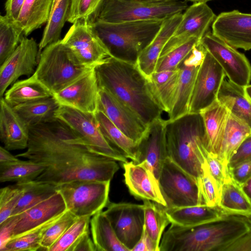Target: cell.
<instances>
[{
    "mask_svg": "<svg viewBox=\"0 0 251 251\" xmlns=\"http://www.w3.org/2000/svg\"><path fill=\"white\" fill-rule=\"evenodd\" d=\"M55 117L70 127L94 152L123 163L128 161L126 157L106 141L99 127L95 114L60 105Z\"/></svg>",
    "mask_w": 251,
    "mask_h": 251,
    "instance_id": "cell-9",
    "label": "cell"
},
{
    "mask_svg": "<svg viewBox=\"0 0 251 251\" xmlns=\"http://www.w3.org/2000/svg\"><path fill=\"white\" fill-rule=\"evenodd\" d=\"M29 127L13 108L4 100H0V138L3 147L8 151L27 148Z\"/></svg>",
    "mask_w": 251,
    "mask_h": 251,
    "instance_id": "cell-23",
    "label": "cell"
},
{
    "mask_svg": "<svg viewBox=\"0 0 251 251\" xmlns=\"http://www.w3.org/2000/svg\"><path fill=\"white\" fill-rule=\"evenodd\" d=\"M26 149L16 156L45 168L35 180L55 185L76 180L111 181L119 169L117 161L92 151L56 118L29 127Z\"/></svg>",
    "mask_w": 251,
    "mask_h": 251,
    "instance_id": "cell-1",
    "label": "cell"
},
{
    "mask_svg": "<svg viewBox=\"0 0 251 251\" xmlns=\"http://www.w3.org/2000/svg\"><path fill=\"white\" fill-rule=\"evenodd\" d=\"M110 181L76 180L57 185L66 210L77 218L92 217L109 202Z\"/></svg>",
    "mask_w": 251,
    "mask_h": 251,
    "instance_id": "cell-7",
    "label": "cell"
},
{
    "mask_svg": "<svg viewBox=\"0 0 251 251\" xmlns=\"http://www.w3.org/2000/svg\"><path fill=\"white\" fill-rule=\"evenodd\" d=\"M226 76L222 67L206 50L197 73L188 113H200L215 101Z\"/></svg>",
    "mask_w": 251,
    "mask_h": 251,
    "instance_id": "cell-13",
    "label": "cell"
},
{
    "mask_svg": "<svg viewBox=\"0 0 251 251\" xmlns=\"http://www.w3.org/2000/svg\"><path fill=\"white\" fill-rule=\"evenodd\" d=\"M25 0H7L5 2V16L10 20L15 22Z\"/></svg>",
    "mask_w": 251,
    "mask_h": 251,
    "instance_id": "cell-54",
    "label": "cell"
},
{
    "mask_svg": "<svg viewBox=\"0 0 251 251\" xmlns=\"http://www.w3.org/2000/svg\"><path fill=\"white\" fill-rule=\"evenodd\" d=\"M164 20H142L109 23L89 22L111 57L136 64L138 56L151 43Z\"/></svg>",
    "mask_w": 251,
    "mask_h": 251,
    "instance_id": "cell-4",
    "label": "cell"
},
{
    "mask_svg": "<svg viewBox=\"0 0 251 251\" xmlns=\"http://www.w3.org/2000/svg\"><path fill=\"white\" fill-rule=\"evenodd\" d=\"M217 100L251 129V100L245 94L244 87L232 82L226 76L218 92Z\"/></svg>",
    "mask_w": 251,
    "mask_h": 251,
    "instance_id": "cell-26",
    "label": "cell"
},
{
    "mask_svg": "<svg viewBox=\"0 0 251 251\" xmlns=\"http://www.w3.org/2000/svg\"><path fill=\"white\" fill-rule=\"evenodd\" d=\"M131 251H159V245L148 235L144 228L140 239Z\"/></svg>",
    "mask_w": 251,
    "mask_h": 251,
    "instance_id": "cell-52",
    "label": "cell"
},
{
    "mask_svg": "<svg viewBox=\"0 0 251 251\" xmlns=\"http://www.w3.org/2000/svg\"><path fill=\"white\" fill-rule=\"evenodd\" d=\"M63 213L49 220L21 235L10 239L7 243L2 251L39 250L42 240L46 231L59 219Z\"/></svg>",
    "mask_w": 251,
    "mask_h": 251,
    "instance_id": "cell-40",
    "label": "cell"
},
{
    "mask_svg": "<svg viewBox=\"0 0 251 251\" xmlns=\"http://www.w3.org/2000/svg\"><path fill=\"white\" fill-rule=\"evenodd\" d=\"M69 251H96L95 245L90 236V230L77 239L70 247Z\"/></svg>",
    "mask_w": 251,
    "mask_h": 251,
    "instance_id": "cell-53",
    "label": "cell"
},
{
    "mask_svg": "<svg viewBox=\"0 0 251 251\" xmlns=\"http://www.w3.org/2000/svg\"><path fill=\"white\" fill-rule=\"evenodd\" d=\"M91 69L81 65L60 40L42 50L33 75L53 95Z\"/></svg>",
    "mask_w": 251,
    "mask_h": 251,
    "instance_id": "cell-6",
    "label": "cell"
},
{
    "mask_svg": "<svg viewBox=\"0 0 251 251\" xmlns=\"http://www.w3.org/2000/svg\"><path fill=\"white\" fill-rule=\"evenodd\" d=\"M90 225L96 251H129L119 240L102 211L92 216Z\"/></svg>",
    "mask_w": 251,
    "mask_h": 251,
    "instance_id": "cell-30",
    "label": "cell"
},
{
    "mask_svg": "<svg viewBox=\"0 0 251 251\" xmlns=\"http://www.w3.org/2000/svg\"><path fill=\"white\" fill-rule=\"evenodd\" d=\"M201 43L220 65L230 81L242 87L250 84L251 65L244 54L209 30L201 39Z\"/></svg>",
    "mask_w": 251,
    "mask_h": 251,
    "instance_id": "cell-11",
    "label": "cell"
},
{
    "mask_svg": "<svg viewBox=\"0 0 251 251\" xmlns=\"http://www.w3.org/2000/svg\"><path fill=\"white\" fill-rule=\"evenodd\" d=\"M44 169L42 165L28 159L0 163V181L16 183L31 181L36 179Z\"/></svg>",
    "mask_w": 251,
    "mask_h": 251,
    "instance_id": "cell-36",
    "label": "cell"
},
{
    "mask_svg": "<svg viewBox=\"0 0 251 251\" xmlns=\"http://www.w3.org/2000/svg\"><path fill=\"white\" fill-rule=\"evenodd\" d=\"M251 134V128L229 113L224 138L218 154L219 158L227 165L231 156L244 139Z\"/></svg>",
    "mask_w": 251,
    "mask_h": 251,
    "instance_id": "cell-35",
    "label": "cell"
},
{
    "mask_svg": "<svg viewBox=\"0 0 251 251\" xmlns=\"http://www.w3.org/2000/svg\"><path fill=\"white\" fill-rule=\"evenodd\" d=\"M206 51L200 41L179 64L176 92L172 108L168 113L169 121H174L188 113L197 73Z\"/></svg>",
    "mask_w": 251,
    "mask_h": 251,
    "instance_id": "cell-14",
    "label": "cell"
},
{
    "mask_svg": "<svg viewBox=\"0 0 251 251\" xmlns=\"http://www.w3.org/2000/svg\"><path fill=\"white\" fill-rule=\"evenodd\" d=\"M102 0H71L67 21L72 24L79 20L89 21Z\"/></svg>",
    "mask_w": 251,
    "mask_h": 251,
    "instance_id": "cell-47",
    "label": "cell"
},
{
    "mask_svg": "<svg viewBox=\"0 0 251 251\" xmlns=\"http://www.w3.org/2000/svg\"><path fill=\"white\" fill-rule=\"evenodd\" d=\"M144 206V229L148 235L160 245L161 237L170 224L164 206L152 201L143 200Z\"/></svg>",
    "mask_w": 251,
    "mask_h": 251,
    "instance_id": "cell-39",
    "label": "cell"
},
{
    "mask_svg": "<svg viewBox=\"0 0 251 251\" xmlns=\"http://www.w3.org/2000/svg\"><path fill=\"white\" fill-rule=\"evenodd\" d=\"M182 13H178L164 20L154 39L138 56L136 64L149 79L155 72L160 53L174 34L182 19Z\"/></svg>",
    "mask_w": 251,
    "mask_h": 251,
    "instance_id": "cell-24",
    "label": "cell"
},
{
    "mask_svg": "<svg viewBox=\"0 0 251 251\" xmlns=\"http://www.w3.org/2000/svg\"><path fill=\"white\" fill-rule=\"evenodd\" d=\"M53 0H25L16 23L25 36L47 22Z\"/></svg>",
    "mask_w": 251,
    "mask_h": 251,
    "instance_id": "cell-31",
    "label": "cell"
},
{
    "mask_svg": "<svg viewBox=\"0 0 251 251\" xmlns=\"http://www.w3.org/2000/svg\"><path fill=\"white\" fill-rule=\"evenodd\" d=\"M23 33L15 22L0 16V65L15 51Z\"/></svg>",
    "mask_w": 251,
    "mask_h": 251,
    "instance_id": "cell-41",
    "label": "cell"
},
{
    "mask_svg": "<svg viewBox=\"0 0 251 251\" xmlns=\"http://www.w3.org/2000/svg\"><path fill=\"white\" fill-rule=\"evenodd\" d=\"M251 160V134L247 136L234 152L227 163L228 169Z\"/></svg>",
    "mask_w": 251,
    "mask_h": 251,
    "instance_id": "cell-49",
    "label": "cell"
},
{
    "mask_svg": "<svg viewBox=\"0 0 251 251\" xmlns=\"http://www.w3.org/2000/svg\"><path fill=\"white\" fill-rule=\"evenodd\" d=\"M244 90L246 96L251 100V84L244 87Z\"/></svg>",
    "mask_w": 251,
    "mask_h": 251,
    "instance_id": "cell-57",
    "label": "cell"
},
{
    "mask_svg": "<svg viewBox=\"0 0 251 251\" xmlns=\"http://www.w3.org/2000/svg\"><path fill=\"white\" fill-rule=\"evenodd\" d=\"M53 96L52 93L34 75L15 82L3 98L12 107Z\"/></svg>",
    "mask_w": 251,
    "mask_h": 251,
    "instance_id": "cell-29",
    "label": "cell"
},
{
    "mask_svg": "<svg viewBox=\"0 0 251 251\" xmlns=\"http://www.w3.org/2000/svg\"><path fill=\"white\" fill-rule=\"evenodd\" d=\"M125 182L129 193L136 199L150 200L165 207L158 181L146 161L123 163Z\"/></svg>",
    "mask_w": 251,
    "mask_h": 251,
    "instance_id": "cell-21",
    "label": "cell"
},
{
    "mask_svg": "<svg viewBox=\"0 0 251 251\" xmlns=\"http://www.w3.org/2000/svg\"><path fill=\"white\" fill-rule=\"evenodd\" d=\"M218 206L226 215H251V201L230 175L221 186Z\"/></svg>",
    "mask_w": 251,
    "mask_h": 251,
    "instance_id": "cell-28",
    "label": "cell"
},
{
    "mask_svg": "<svg viewBox=\"0 0 251 251\" xmlns=\"http://www.w3.org/2000/svg\"><path fill=\"white\" fill-rule=\"evenodd\" d=\"M216 17L206 3H194L188 7L174 34L162 51L184 44L193 38L201 40L209 31Z\"/></svg>",
    "mask_w": 251,
    "mask_h": 251,
    "instance_id": "cell-17",
    "label": "cell"
},
{
    "mask_svg": "<svg viewBox=\"0 0 251 251\" xmlns=\"http://www.w3.org/2000/svg\"><path fill=\"white\" fill-rule=\"evenodd\" d=\"M66 210L61 195L57 192L50 198L13 215L15 224L11 239L21 235L49 220L59 216Z\"/></svg>",
    "mask_w": 251,
    "mask_h": 251,
    "instance_id": "cell-22",
    "label": "cell"
},
{
    "mask_svg": "<svg viewBox=\"0 0 251 251\" xmlns=\"http://www.w3.org/2000/svg\"><path fill=\"white\" fill-rule=\"evenodd\" d=\"M186 0H102L89 21L120 23L142 20H165L182 13Z\"/></svg>",
    "mask_w": 251,
    "mask_h": 251,
    "instance_id": "cell-5",
    "label": "cell"
},
{
    "mask_svg": "<svg viewBox=\"0 0 251 251\" xmlns=\"http://www.w3.org/2000/svg\"><path fill=\"white\" fill-rule=\"evenodd\" d=\"M95 115L99 127L108 143L127 159H136L137 143L123 133L100 110Z\"/></svg>",
    "mask_w": 251,
    "mask_h": 251,
    "instance_id": "cell-33",
    "label": "cell"
},
{
    "mask_svg": "<svg viewBox=\"0 0 251 251\" xmlns=\"http://www.w3.org/2000/svg\"><path fill=\"white\" fill-rule=\"evenodd\" d=\"M212 33L235 49L251 50V14L237 10L219 14L212 25Z\"/></svg>",
    "mask_w": 251,
    "mask_h": 251,
    "instance_id": "cell-18",
    "label": "cell"
},
{
    "mask_svg": "<svg viewBox=\"0 0 251 251\" xmlns=\"http://www.w3.org/2000/svg\"><path fill=\"white\" fill-rule=\"evenodd\" d=\"M23 193V187L19 183L7 186L0 189V224L12 215Z\"/></svg>",
    "mask_w": 251,
    "mask_h": 251,
    "instance_id": "cell-46",
    "label": "cell"
},
{
    "mask_svg": "<svg viewBox=\"0 0 251 251\" xmlns=\"http://www.w3.org/2000/svg\"><path fill=\"white\" fill-rule=\"evenodd\" d=\"M82 66L94 68L111 57L93 32L89 21L79 20L73 24L62 40Z\"/></svg>",
    "mask_w": 251,
    "mask_h": 251,
    "instance_id": "cell-10",
    "label": "cell"
},
{
    "mask_svg": "<svg viewBox=\"0 0 251 251\" xmlns=\"http://www.w3.org/2000/svg\"><path fill=\"white\" fill-rule=\"evenodd\" d=\"M179 70L155 72L150 78L151 90L163 111L169 113L175 98Z\"/></svg>",
    "mask_w": 251,
    "mask_h": 251,
    "instance_id": "cell-34",
    "label": "cell"
},
{
    "mask_svg": "<svg viewBox=\"0 0 251 251\" xmlns=\"http://www.w3.org/2000/svg\"><path fill=\"white\" fill-rule=\"evenodd\" d=\"M103 213L109 220L119 240L131 251L144 228V204L109 201Z\"/></svg>",
    "mask_w": 251,
    "mask_h": 251,
    "instance_id": "cell-12",
    "label": "cell"
},
{
    "mask_svg": "<svg viewBox=\"0 0 251 251\" xmlns=\"http://www.w3.org/2000/svg\"><path fill=\"white\" fill-rule=\"evenodd\" d=\"M165 212L171 224L194 226L217 221L227 215L219 207L197 205L166 208Z\"/></svg>",
    "mask_w": 251,
    "mask_h": 251,
    "instance_id": "cell-25",
    "label": "cell"
},
{
    "mask_svg": "<svg viewBox=\"0 0 251 251\" xmlns=\"http://www.w3.org/2000/svg\"><path fill=\"white\" fill-rule=\"evenodd\" d=\"M60 105L53 96L12 107L29 127L55 118Z\"/></svg>",
    "mask_w": 251,
    "mask_h": 251,
    "instance_id": "cell-32",
    "label": "cell"
},
{
    "mask_svg": "<svg viewBox=\"0 0 251 251\" xmlns=\"http://www.w3.org/2000/svg\"><path fill=\"white\" fill-rule=\"evenodd\" d=\"M188 0L192 2H193L194 3H197V2H204L206 3L207 1L212 0Z\"/></svg>",
    "mask_w": 251,
    "mask_h": 251,
    "instance_id": "cell-58",
    "label": "cell"
},
{
    "mask_svg": "<svg viewBox=\"0 0 251 251\" xmlns=\"http://www.w3.org/2000/svg\"><path fill=\"white\" fill-rule=\"evenodd\" d=\"M168 157L197 180L201 175L208 142L200 113H187L173 121L167 120Z\"/></svg>",
    "mask_w": 251,
    "mask_h": 251,
    "instance_id": "cell-3",
    "label": "cell"
},
{
    "mask_svg": "<svg viewBox=\"0 0 251 251\" xmlns=\"http://www.w3.org/2000/svg\"><path fill=\"white\" fill-rule=\"evenodd\" d=\"M200 193V205L209 206H218L220 189L210 173L205 161L201 175L198 179Z\"/></svg>",
    "mask_w": 251,
    "mask_h": 251,
    "instance_id": "cell-43",
    "label": "cell"
},
{
    "mask_svg": "<svg viewBox=\"0 0 251 251\" xmlns=\"http://www.w3.org/2000/svg\"><path fill=\"white\" fill-rule=\"evenodd\" d=\"M200 41L197 38H193L184 44L162 51L157 60L155 72L177 69L179 64Z\"/></svg>",
    "mask_w": 251,
    "mask_h": 251,
    "instance_id": "cell-42",
    "label": "cell"
},
{
    "mask_svg": "<svg viewBox=\"0 0 251 251\" xmlns=\"http://www.w3.org/2000/svg\"><path fill=\"white\" fill-rule=\"evenodd\" d=\"M249 225V230L230 245L225 251H251V225Z\"/></svg>",
    "mask_w": 251,
    "mask_h": 251,
    "instance_id": "cell-51",
    "label": "cell"
},
{
    "mask_svg": "<svg viewBox=\"0 0 251 251\" xmlns=\"http://www.w3.org/2000/svg\"><path fill=\"white\" fill-rule=\"evenodd\" d=\"M18 158L12 154L4 147H0V163H11L18 160Z\"/></svg>",
    "mask_w": 251,
    "mask_h": 251,
    "instance_id": "cell-55",
    "label": "cell"
},
{
    "mask_svg": "<svg viewBox=\"0 0 251 251\" xmlns=\"http://www.w3.org/2000/svg\"><path fill=\"white\" fill-rule=\"evenodd\" d=\"M243 217L245 218V219L246 220V221L248 222V223L249 225H251V215L249 216H247V217H245V216H243Z\"/></svg>",
    "mask_w": 251,
    "mask_h": 251,
    "instance_id": "cell-59",
    "label": "cell"
},
{
    "mask_svg": "<svg viewBox=\"0 0 251 251\" xmlns=\"http://www.w3.org/2000/svg\"><path fill=\"white\" fill-rule=\"evenodd\" d=\"M200 114L203 119L210 152L219 153L229 112L221 102L214 101Z\"/></svg>",
    "mask_w": 251,
    "mask_h": 251,
    "instance_id": "cell-27",
    "label": "cell"
},
{
    "mask_svg": "<svg viewBox=\"0 0 251 251\" xmlns=\"http://www.w3.org/2000/svg\"><path fill=\"white\" fill-rule=\"evenodd\" d=\"M98 110L102 111L123 133L136 143L147 127L133 110L101 88H100Z\"/></svg>",
    "mask_w": 251,
    "mask_h": 251,
    "instance_id": "cell-20",
    "label": "cell"
},
{
    "mask_svg": "<svg viewBox=\"0 0 251 251\" xmlns=\"http://www.w3.org/2000/svg\"><path fill=\"white\" fill-rule=\"evenodd\" d=\"M99 92L94 68L53 96L60 105L95 114L98 110Z\"/></svg>",
    "mask_w": 251,
    "mask_h": 251,
    "instance_id": "cell-16",
    "label": "cell"
},
{
    "mask_svg": "<svg viewBox=\"0 0 251 251\" xmlns=\"http://www.w3.org/2000/svg\"><path fill=\"white\" fill-rule=\"evenodd\" d=\"M71 0H61L51 13L38 45L39 53L47 46L60 40L62 29L67 21Z\"/></svg>",
    "mask_w": 251,
    "mask_h": 251,
    "instance_id": "cell-38",
    "label": "cell"
},
{
    "mask_svg": "<svg viewBox=\"0 0 251 251\" xmlns=\"http://www.w3.org/2000/svg\"><path fill=\"white\" fill-rule=\"evenodd\" d=\"M241 186L244 192L251 201V177Z\"/></svg>",
    "mask_w": 251,
    "mask_h": 251,
    "instance_id": "cell-56",
    "label": "cell"
},
{
    "mask_svg": "<svg viewBox=\"0 0 251 251\" xmlns=\"http://www.w3.org/2000/svg\"><path fill=\"white\" fill-rule=\"evenodd\" d=\"M39 58V47L34 39L22 37L15 51L0 65V98L20 77L33 75Z\"/></svg>",
    "mask_w": 251,
    "mask_h": 251,
    "instance_id": "cell-15",
    "label": "cell"
},
{
    "mask_svg": "<svg viewBox=\"0 0 251 251\" xmlns=\"http://www.w3.org/2000/svg\"><path fill=\"white\" fill-rule=\"evenodd\" d=\"M100 88L133 110L148 126L163 111L150 80L136 64L109 57L95 68Z\"/></svg>",
    "mask_w": 251,
    "mask_h": 251,
    "instance_id": "cell-2",
    "label": "cell"
},
{
    "mask_svg": "<svg viewBox=\"0 0 251 251\" xmlns=\"http://www.w3.org/2000/svg\"><path fill=\"white\" fill-rule=\"evenodd\" d=\"M19 184L23 187L24 193L11 216L18 215L57 193V185L51 183L34 180Z\"/></svg>",
    "mask_w": 251,
    "mask_h": 251,
    "instance_id": "cell-37",
    "label": "cell"
},
{
    "mask_svg": "<svg viewBox=\"0 0 251 251\" xmlns=\"http://www.w3.org/2000/svg\"><path fill=\"white\" fill-rule=\"evenodd\" d=\"M91 217L78 218L53 245L50 251H69L70 247L83 234L90 230Z\"/></svg>",
    "mask_w": 251,
    "mask_h": 251,
    "instance_id": "cell-44",
    "label": "cell"
},
{
    "mask_svg": "<svg viewBox=\"0 0 251 251\" xmlns=\"http://www.w3.org/2000/svg\"><path fill=\"white\" fill-rule=\"evenodd\" d=\"M77 218L66 210L59 219L47 229L42 240L40 250L50 251L53 245Z\"/></svg>",
    "mask_w": 251,
    "mask_h": 251,
    "instance_id": "cell-45",
    "label": "cell"
},
{
    "mask_svg": "<svg viewBox=\"0 0 251 251\" xmlns=\"http://www.w3.org/2000/svg\"><path fill=\"white\" fill-rule=\"evenodd\" d=\"M228 171L231 178L241 186L251 177V160L228 169Z\"/></svg>",
    "mask_w": 251,
    "mask_h": 251,
    "instance_id": "cell-50",
    "label": "cell"
},
{
    "mask_svg": "<svg viewBox=\"0 0 251 251\" xmlns=\"http://www.w3.org/2000/svg\"><path fill=\"white\" fill-rule=\"evenodd\" d=\"M205 160L209 171L220 190L223 183L229 175L227 165L224 163L217 155L210 152L207 153Z\"/></svg>",
    "mask_w": 251,
    "mask_h": 251,
    "instance_id": "cell-48",
    "label": "cell"
},
{
    "mask_svg": "<svg viewBox=\"0 0 251 251\" xmlns=\"http://www.w3.org/2000/svg\"><path fill=\"white\" fill-rule=\"evenodd\" d=\"M166 123L167 120L161 117L156 119L147 126L143 136L137 143L136 159L134 162L146 161L157 180L163 163L168 157Z\"/></svg>",
    "mask_w": 251,
    "mask_h": 251,
    "instance_id": "cell-19",
    "label": "cell"
},
{
    "mask_svg": "<svg viewBox=\"0 0 251 251\" xmlns=\"http://www.w3.org/2000/svg\"><path fill=\"white\" fill-rule=\"evenodd\" d=\"M158 181L166 208L200 205L198 180L169 157L163 163Z\"/></svg>",
    "mask_w": 251,
    "mask_h": 251,
    "instance_id": "cell-8",
    "label": "cell"
}]
</instances>
